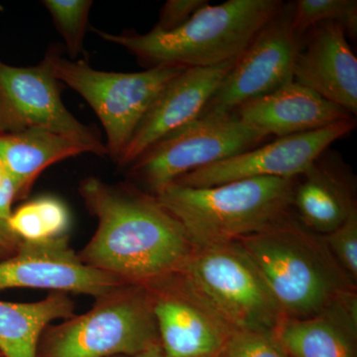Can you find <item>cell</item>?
<instances>
[{
  "mask_svg": "<svg viewBox=\"0 0 357 357\" xmlns=\"http://www.w3.org/2000/svg\"><path fill=\"white\" fill-rule=\"evenodd\" d=\"M79 194L98 227L77 253L82 261L130 285L147 286L180 271L195 248L153 195L132 185L82 181Z\"/></svg>",
  "mask_w": 357,
  "mask_h": 357,
  "instance_id": "cell-1",
  "label": "cell"
},
{
  "mask_svg": "<svg viewBox=\"0 0 357 357\" xmlns=\"http://www.w3.org/2000/svg\"><path fill=\"white\" fill-rule=\"evenodd\" d=\"M234 243L257 269L284 318H311L356 294V284L323 237L307 229L293 213Z\"/></svg>",
  "mask_w": 357,
  "mask_h": 357,
  "instance_id": "cell-2",
  "label": "cell"
},
{
  "mask_svg": "<svg viewBox=\"0 0 357 357\" xmlns=\"http://www.w3.org/2000/svg\"><path fill=\"white\" fill-rule=\"evenodd\" d=\"M282 6L280 0H229L206 4L171 31L154 27L145 34L93 32L123 47L149 69L208 68L238 58Z\"/></svg>",
  "mask_w": 357,
  "mask_h": 357,
  "instance_id": "cell-3",
  "label": "cell"
},
{
  "mask_svg": "<svg viewBox=\"0 0 357 357\" xmlns=\"http://www.w3.org/2000/svg\"><path fill=\"white\" fill-rule=\"evenodd\" d=\"M296 178L258 177L210 188L171 183L153 195L195 248L236 243L292 213Z\"/></svg>",
  "mask_w": 357,
  "mask_h": 357,
  "instance_id": "cell-4",
  "label": "cell"
},
{
  "mask_svg": "<svg viewBox=\"0 0 357 357\" xmlns=\"http://www.w3.org/2000/svg\"><path fill=\"white\" fill-rule=\"evenodd\" d=\"M161 345L146 286L126 285L98 298L81 316L47 326L37 357H112Z\"/></svg>",
  "mask_w": 357,
  "mask_h": 357,
  "instance_id": "cell-5",
  "label": "cell"
},
{
  "mask_svg": "<svg viewBox=\"0 0 357 357\" xmlns=\"http://www.w3.org/2000/svg\"><path fill=\"white\" fill-rule=\"evenodd\" d=\"M45 58L54 76L83 96L102 122L109 156L119 161L155 98L185 69L156 67L138 73L103 72L51 49Z\"/></svg>",
  "mask_w": 357,
  "mask_h": 357,
  "instance_id": "cell-6",
  "label": "cell"
},
{
  "mask_svg": "<svg viewBox=\"0 0 357 357\" xmlns=\"http://www.w3.org/2000/svg\"><path fill=\"white\" fill-rule=\"evenodd\" d=\"M178 273L236 331L275 333L285 319L236 243L195 248Z\"/></svg>",
  "mask_w": 357,
  "mask_h": 357,
  "instance_id": "cell-7",
  "label": "cell"
},
{
  "mask_svg": "<svg viewBox=\"0 0 357 357\" xmlns=\"http://www.w3.org/2000/svg\"><path fill=\"white\" fill-rule=\"evenodd\" d=\"M268 138L234 112L201 116L148 148L128 167L129 176L155 195L181 176L244 153Z\"/></svg>",
  "mask_w": 357,
  "mask_h": 357,
  "instance_id": "cell-8",
  "label": "cell"
},
{
  "mask_svg": "<svg viewBox=\"0 0 357 357\" xmlns=\"http://www.w3.org/2000/svg\"><path fill=\"white\" fill-rule=\"evenodd\" d=\"M294 3L280 10L257 33L208 100L201 116L230 114L239 105L292 83L303 35L293 28Z\"/></svg>",
  "mask_w": 357,
  "mask_h": 357,
  "instance_id": "cell-9",
  "label": "cell"
},
{
  "mask_svg": "<svg viewBox=\"0 0 357 357\" xmlns=\"http://www.w3.org/2000/svg\"><path fill=\"white\" fill-rule=\"evenodd\" d=\"M60 84L46 58L32 67H14L0 60V133L47 129L81 143L89 153L109 156L98 133L66 107Z\"/></svg>",
  "mask_w": 357,
  "mask_h": 357,
  "instance_id": "cell-10",
  "label": "cell"
},
{
  "mask_svg": "<svg viewBox=\"0 0 357 357\" xmlns=\"http://www.w3.org/2000/svg\"><path fill=\"white\" fill-rule=\"evenodd\" d=\"M354 119L318 130L277 138L211 165L181 176L175 184L210 188L258 177L297 178L306 172L333 142L354 131Z\"/></svg>",
  "mask_w": 357,
  "mask_h": 357,
  "instance_id": "cell-11",
  "label": "cell"
},
{
  "mask_svg": "<svg viewBox=\"0 0 357 357\" xmlns=\"http://www.w3.org/2000/svg\"><path fill=\"white\" fill-rule=\"evenodd\" d=\"M146 287L168 357L218 356L236 331L178 272Z\"/></svg>",
  "mask_w": 357,
  "mask_h": 357,
  "instance_id": "cell-12",
  "label": "cell"
},
{
  "mask_svg": "<svg viewBox=\"0 0 357 357\" xmlns=\"http://www.w3.org/2000/svg\"><path fill=\"white\" fill-rule=\"evenodd\" d=\"M126 285L130 284L84 264L70 248L68 236L41 243L23 241L16 255L0 261V291L42 289L98 299Z\"/></svg>",
  "mask_w": 357,
  "mask_h": 357,
  "instance_id": "cell-13",
  "label": "cell"
},
{
  "mask_svg": "<svg viewBox=\"0 0 357 357\" xmlns=\"http://www.w3.org/2000/svg\"><path fill=\"white\" fill-rule=\"evenodd\" d=\"M237 59L213 67L185 69L169 82L138 124L117 164L128 168L162 138L199 119Z\"/></svg>",
  "mask_w": 357,
  "mask_h": 357,
  "instance_id": "cell-14",
  "label": "cell"
},
{
  "mask_svg": "<svg viewBox=\"0 0 357 357\" xmlns=\"http://www.w3.org/2000/svg\"><path fill=\"white\" fill-rule=\"evenodd\" d=\"M294 82L357 114V59L340 23L326 21L303 35Z\"/></svg>",
  "mask_w": 357,
  "mask_h": 357,
  "instance_id": "cell-15",
  "label": "cell"
},
{
  "mask_svg": "<svg viewBox=\"0 0 357 357\" xmlns=\"http://www.w3.org/2000/svg\"><path fill=\"white\" fill-rule=\"evenodd\" d=\"M292 208L307 229L325 236L357 211L356 180L340 155L326 149L296 178Z\"/></svg>",
  "mask_w": 357,
  "mask_h": 357,
  "instance_id": "cell-16",
  "label": "cell"
},
{
  "mask_svg": "<svg viewBox=\"0 0 357 357\" xmlns=\"http://www.w3.org/2000/svg\"><path fill=\"white\" fill-rule=\"evenodd\" d=\"M232 112L250 128L277 138L318 130L354 119L347 110L294 81L273 93L243 103Z\"/></svg>",
  "mask_w": 357,
  "mask_h": 357,
  "instance_id": "cell-17",
  "label": "cell"
},
{
  "mask_svg": "<svg viewBox=\"0 0 357 357\" xmlns=\"http://www.w3.org/2000/svg\"><path fill=\"white\" fill-rule=\"evenodd\" d=\"M356 294L307 319H284L275 335L290 357H356Z\"/></svg>",
  "mask_w": 357,
  "mask_h": 357,
  "instance_id": "cell-18",
  "label": "cell"
},
{
  "mask_svg": "<svg viewBox=\"0 0 357 357\" xmlns=\"http://www.w3.org/2000/svg\"><path fill=\"white\" fill-rule=\"evenodd\" d=\"M84 153L89 151L81 143L47 129L0 133V159L20 188L21 199L48 167Z\"/></svg>",
  "mask_w": 357,
  "mask_h": 357,
  "instance_id": "cell-19",
  "label": "cell"
},
{
  "mask_svg": "<svg viewBox=\"0 0 357 357\" xmlns=\"http://www.w3.org/2000/svg\"><path fill=\"white\" fill-rule=\"evenodd\" d=\"M67 294L53 292L35 303L0 301V354L3 357H37L42 333L50 323L74 316Z\"/></svg>",
  "mask_w": 357,
  "mask_h": 357,
  "instance_id": "cell-20",
  "label": "cell"
},
{
  "mask_svg": "<svg viewBox=\"0 0 357 357\" xmlns=\"http://www.w3.org/2000/svg\"><path fill=\"white\" fill-rule=\"evenodd\" d=\"M70 222L67 206L51 196L21 204L7 220L14 234L27 243H41L67 236Z\"/></svg>",
  "mask_w": 357,
  "mask_h": 357,
  "instance_id": "cell-21",
  "label": "cell"
},
{
  "mask_svg": "<svg viewBox=\"0 0 357 357\" xmlns=\"http://www.w3.org/2000/svg\"><path fill=\"white\" fill-rule=\"evenodd\" d=\"M326 21L340 23L351 38L357 35L356 0H299L294 3L293 28L304 35Z\"/></svg>",
  "mask_w": 357,
  "mask_h": 357,
  "instance_id": "cell-22",
  "label": "cell"
},
{
  "mask_svg": "<svg viewBox=\"0 0 357 357\" xmlns=\"http://www.w3.org/2000/svg\"><path fill=\"white\" fill-rule=\"evenodd\" d=\"M58 32L64 39L70 59L84 52V38L88 27L91 0H44Z\"/></svg>",
  "mask_w": 357,
  "mask_h": 357,
  "instance_id": "cell-23",
  "label": "cell"
},
{
  "mask_svg": "<svg viewBox=\"0 0 357 357\" xmlns=\"http://www.w3.org/2000/svg\"><path fill=\"white\" fill-rule=\"evenodd\" d=\"M215 357H290L275 333L234 331Z\"/></svg>",
  "mask_w": 357,
  "mask_h": 357,
  "instance_id": "cell-24",
  "label": "cell"
},
{
  "mask_svg": "<svg viewBox=\"0 0 357 357\" xmlns=\"http://www.w3.org/2000/svg\"><path fill=\"white\" fill-rule=\"evenodd\" d=\"M326 245L347 276L357 281V211L338 229L321 236Z\"/></svg>",
  "mask_w": 357,
  "mask_h": 357,
  "instance_id": "cell-25",
  "label": "cell"
},
{
  "mask_svg": "<svg viewBox=\"0 0 357 357\" xmlns=\"http://www.w3.org/2000/svg\"><path fill=\"white\" fill-rule=\"evenodd\" d=\"M208 4V0H169L160 11L155 28L171 31L185 24L199 9Z\"/></svg>",
  "mask_w": 357,
  "mask_h": 357,
  "instance_id": "cell-26",
  "label": "cell"
},
{
  "mask_svg": "<svg viewBox=\"0 0 357 357\" xmlns=\"http://www.w3.org/2000/svg\"><path fill=\"white\" fill-rule=\"evenodd\" d=\"M21 199L20 188L0 159V218L8 220L14 202Z\"/></svg>",
  "mask_w": 357,
  "mask_h": 357,
  "instance_id": "cell-27",
  "label": "cell"
},
{
  "mask_svg": "<svg viewBox=\"0 0 357 357\" xmlns=\"http://www.w3.org/2000/svg\"><path fill=\"white\" fill-rule=\"evenodd\" d=\"M22 243V239L10 229L7 220L0 218V261L16 255Z\"/></svg>",
  "mask_w": 357,
  "mask_h": 357,
  "instance_id": "cell-28",
  "label": "cell"
},
{
  "mask_svg": "<svg viewBox=\"0 0 357 357\" xmlns=\"http://www.w3.org/2000/svg\"><path fill=\"white\" fill-rule=\"evenodd\" d=\"M112 357H168L166 356L165 351L162 349L161 345H157V347H151V349H146L137 352V354H121V356H114Z\"/></svg>",
  "mask_w": 357,
  "mask_h": 357,
  "instance_id": "cell-29",
  "label": "cell"
},
{
  "mask_svg": "<svg viewBox=\"0 0 357 357\" xmlns=\"http://www.w3.org/2000/svg\"><path fill=\"white\" fill-rule=\"evenodd\" d=\"M0 357H3V356H2V354H0Z\"/></svg>",
  "mask_w": 357,
  "mask_h": 357,
  "instance_id": "cell-30",
  "label": "cell"
}]
</instances>
